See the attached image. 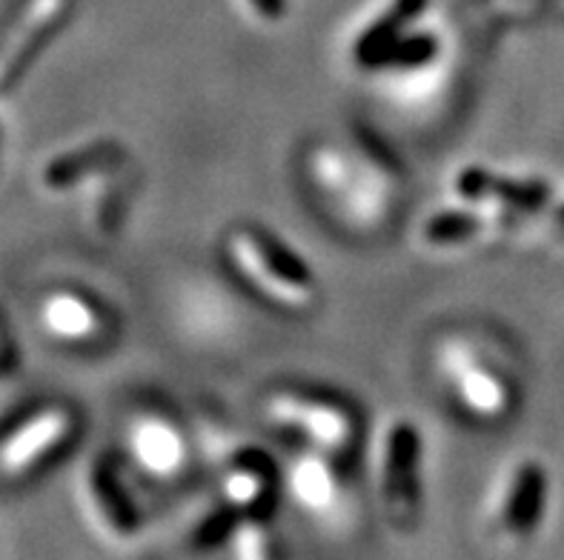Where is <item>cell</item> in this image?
<instances>
[{
    "label": "cell",
    "instance_id": "obj_1",
    "mask_svg": "<svg viewBox=\"0 0 564 560\" xmlns=\"http://www.w3.org/2000/svg\"><path fill=\"white\" fill-rule=\"evenodd\" d=\"M75 411L64 404H50L29 411L0 432V477L26 481L64 452L75 435Z\"/></svg>",
    "mask_w": 564,
    "mask_h": 560
},
{
    "label": "cell",
    "instance_id": "obj_2",
    "mask_svg": "<svg viewBox=\"0 0 564 560\" xmlns=\"http://www.w3.org/2000/svg\"><path fill=\"white\" fill-rule=\"evenodd\" d=\"M236 266L279 304H307L315 295V275L293 249L261 232H238L229 241Z\"/></svg>",
    "mask_w": 564,
    "mask_h": 560
},
{
    "label": "cell",
    "instance_id": "obj_3",
    "mask_svg": "<svg viewBox=\"0 0 564 560\" xmlns=\"http://www.w3.org/2000/svg\"><path fill=\"white\" fill-rule=\"evenodd\" d=\"M72 0H21L0 26V95H9L61 32Z\"/></svg>",
    "mask_w": 564,
    "mask_h": 560
},
{
    "label": "cell",
    "instance_id": "obj_4",
    "mask_svg": "<svg viewBox=\"0 0 564 560\" xmlns=\"http://www.w3.org/2000/svg\"><path fill=\"white\" fill-rule=\"evenodd\" d=\"M419 452H422L419 432L408 420L395 424L387 438L381 486L390 509L399 515H410L419 504Z\"/></svg>",
    "mask_w": 564,
    "mask_h": 560
},
{
    "label": "cell",
    "instance_id": "obj_5",
    "mask_svg": "<svg viewBox=\"0 0 564 560\" xmlns=\"http://www.w3.org/2000/svg\"><path fill=\"white\" fill-rule=\"evenodd\" d=\"M270 415L279 424L304 432L324 449H344L352 438V420L347 418V411H341L338 406L307 400V397H275L270 404Z\"/></svg>",
    "mask_w": 564,
    "mask_h": 560
},
{
    "label": "cell",
    "instance_id": "obj_6",
    "mask_svg": "<svg viewBox=\"0 0 564 560\" xmlns=\"http://www.w3.org/2000/svg\"><path fill=\"white\" fill-rule=\"evenodd\" d=\"M456 189L462 198L494 200L501 209H519V212H542L551 206V186L542 180L505 178L481 166H467L458 172Z\"/></svg>",
    "mask_w": 564,
    "mask_h": 560
},
{
    "label": "cell",
    "instance_id": "obj_7",
    "mask_svg": "<svg viewBox=\"0 0 564 560\" xmlns=\"http://www.w3.org/2000/svg\"><path fill=\"white\" fill-rule=\"evenodd\" d=\"M123 161V150L112 141H98L80 150L64 152L55 155L50 164L43 166L41 184L50 191H69L78 184L89 180L93 175H104V172L115 169Z\"/></svg>",
    "mask_w": 564,
    "mask_h": 560
},
{
    "label": "cell",
    "instance_id": "obj_8",
    "mask_svg": "<svg viewBox=\"0 0 564 560\" xmlns=\"http://www.w3.org/2000/svg\"><path fill=\"white\" fill-rule=\"evenodd\" d=\"M41 323L61 343H86L100 334L98 309L72 289L52 292L43 298Z\"/></svg>",
    "mask_w": 564,
    "mask_h": 560
},
{
    "label": "cell",
    "instance_id": "obj_9",
    "mask_svg": "<svg viewBox=\"0 0 564 560\" xmlns=\"http://www.w3.org/2000/svg\"><path fill=\"white\" fill-rule=\"evenodd\" d=\"M89 497H93V506L98 509L100 520L107 524V529L118 535H132L138 526L135 506L129 501V495L123 492L121 477L115 472L112 461L109 458H98L89 469Z\"/></svg>",
    "mask_w": 564,
    "mask_h": 560
},
{
    "label": "cell",
    "instance_id": "obj_10",
    "mask_svg": "<svg viewBox=\"0 0 564 560\" xmlns=\"http://www.w3.org/2000/svg\"><path fill=\"white\" fill-rule=\"evenodd\" d=\"M544 490H547V481H544L542 466L524 463L516 472L513 486H510L508 501H505V526L510 532L528 535L539 524L544 509Z\"/></svg>",
    "mask_w": 564,
    "mask_h": 560
},
{
    "label": "cell",
    "instance_id": "obj_11",
    "mask_svg": "<svg viewBox=\"0 0 564 560\" xmlns=\"http://www.w3.org/2000/svg\"><path fill=\"white\" fill-rule=\"evenodd\" d=\"M132 447H135L143 469L158 472V475H170L184 461V443H181L178 432L164 420H143L132 432Z\"/></svg>",
    "mask_w": 564,
    "mask_h": 560
},
{
    "label": "cell",
    "instance_id": "obj_12",
    "mask_svg": "<svg viewBox=\"0 0 564 560\" xmlns=\"http://www.w3.org/2000/svg\"><path fill=\"white\" fill-rule=\"evenodd\" d=\"M424 7H427V0H393V3L387 7V12L381 14V18H376V21L361 32L356 46H352V55H356L358 64H365L367 57L376 55L381 46L395 41V37L401 35V29L408 26Z\"/></svg>",
    "mask_w": 564,
    "mask_h": 560
},
{
    "label": "cell",
    "instance_id": "obj_13",
    "mask_svg": "<svg viewBox=\"0 0 564 560\" xmlns=\"http://www.w3.org/2000/svg\"><path fill=\"white\" fill-rule=\"evenodd\" d=\"M438 52V41L433 35H404L381 46L372 57H367L365 69H413L433 61Z\"/></svg>",
    "mask_w": 564,
    "mask_h": 560
},
{
    "label": "cell",
    "instance_id": "obj_14",
    "mask_svg": "<svg viewBox=\"0 0 564 560\" xmlns=\"http://www.w3.org/2000/svg\"><path fill=\"white\" fill-rule=\"evenodd\" d=\"M458 389H462V400L467 404V409L481 415V418H496L508 409V392H505L499 377L490 375V372L467 370L458 381Z\"/></svg>",
    "mask_w": 564,
    "mask_h": 560
},
{
    "label": "cell",
    "instance_id": "obj_15",
    "mask_svg": "<svg viewBox=\"0 0 564 560\" xmlns=\"http://www.w3.org/2000/svg\"><path fill=\"white\" fill-rule=\"evenodd\" d=\"M293 486L307 506L322 509L336 497V477L318 458H304L293 472Z\"/></svg>",
    "mask_w": 564,
    "mask_h": 560
},
{
    "label": "cell",
    "instance_id": "obj_16",
    "mask_svg": "<svg viewBox=\"0 0 564 560\" xmlns=\"http://www.w3.org/2000/svg\"><path fill=\"white\" fill-rule=\"evenodd\" d=\"M485 229V220L470 212H438L422 227V238L433 246L465 243Z\"/></svg>",
    "mask_w": 564,
    "mask_h": 560
},
{
    "label": "cell",
    "instance_id": "obj_17",
    "mask_svg": "<svg viewBox=\"0 0 564 560\" xmlns=\"http://www.w3.org/2000/svg\"><path fill=\"white\" fill-rule=\"evenodd\" d=\"M238 526V512L236 509H218L213 515L200 520L198 529L193 532V547L195 549H213L218 547L221 540H227L232 535V529Z\"/></svg>",
    "mask_w": 564,
    "mask_h": 560
},
{
    "label": "cell",
    "instance_id": "obj_18",
    "mask_svg": "<svg viewBox=\"0 0 564 560\" xmlns=\"http://www.w3.org/2000/svg\"><path fill=\"white\" fill-rule=\"evenodd\" d=\"M238 552H241L243 558H264L267 554L264 532H261V529H256V526L243 529V532L238 535Z\"/></svg>",
    "mask_w": 564,
    "mask_h": 560
},
{
    "label": "cell",
    "instance_id": "obj_19",
    "mask_svg": "<svg viewBox=\"0 0 564 560\" xmlns=\"http://www.w3.org/2000/svg\"><path fill=\"white\" fill-rule=\"evenodd\" d=\"M14 366H18V347H14V338L0 318V375L14 372Z\"/></svg>",
    "mask_w": 564,
    "mask_h": 560
},
{
    "label": "cell",
    "instance_id": "obj_20",
    "mask_svg": "<svg viewBox=\"0 0 564 560\" xmlns=\"http://www.w3.org/2000/svg\"><path fill=\"white\" fill-rule=\"evenodd\" d=\"M250 7L256 9L264 21H281V18H284V0H250Z\"/></svg>",
    "mask_w": 564,
    "mask_h": 560
},
{
    "label": "cell",
    "instance_id": "obj_21",
    "mask_svg": "<svg viewBox=\"0 0 564 560\" xmlns=\"http://www.w3.org/2000/svg\"><path fill=\"white\" fill-rule=\"evenodd\" d=\"M553 223H556V227H558V232L564 234V206H558L556 212H553Z\"/></svg>",
    "mask_w": 564,
    "mask_h": 560
}]
</instances>
